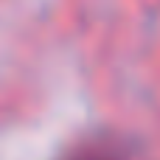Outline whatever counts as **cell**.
<instances>
[{"label": "cell", "mask_w": 160, "mask_h": 160, "mask_svg": "<svg viewBox=\"0 0 160 160\" xmlns=\"http://www.w3.org/2000/svg\"><path fill=\"white\" fill-rule=\"evenodd\" d=\"M65 160H121V152L107 143H93V146H79Z\"/></svg>", "instance_id": "obj_1"}]
</instances>
